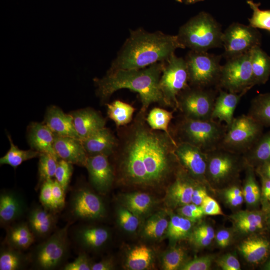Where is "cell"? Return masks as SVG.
<instances>
[{
	"mask_svg": "<svg viewBox=\"0 0 270 270\" xmlns=\"http://www.w3.org/2000/svg\"><path fill=\"white\" fill-rule=\"evenodd\" d=\"M144 112L138 114L124 137L119 172L124 182L140 186L162 184L170 174L177 142L170 134L151 128Z\"/></svg>",
	"mask_w": 270,
	"mask_h": 270,
	"instance_id": "obj_1",
	"label": "cell"
},
{
	"mask_svg": "<svg viewBox=\"0 0 270 270\" xmlns=\"http://www.w3.org/2000/svg\"><path fill=\"white\" fill-rule=\"evenodd\" d=\"M178 48H184L177 36L142 28L131 31L110 70H137L166 62Z\"/></svg>",
	"mask_w": 270,
	"mask_h": 270,
	"instance_id": "obj_2",
	"label": "cell"
},
{
	"mask_svg": "<svg viewBox=\"0 0 270 270\" xmlns=\"http://www.w3.org/2000/svg\"><path fill=\"white\" fill-rule=\"evenodd\" d=\"M166 62H158L137 70H110L101 79H95L97 94L102 101L115 92L128 89L139 94L142 104L141 112H145L155 103L165 105L160 88V81Z\"/></svg>",
	"mask_w": 270,
	"mask_h": 270,
	"instance_id": "obj_3",
	"label": "cell"
},
{
	"mask_svg": "<svg viewBox=\"0 0 270 270\" xmlns=\"http://www.w3.org/2000/svg\"><path fill=\"white\" fill-rule=\"evenodd\" d=\"M176 36L184 48H188L192 51L207 52L210 49L223 46L220 26L210 14L204 12L184 24Z\"/></svg>",
	"mask_w": 270,
	"mask_h": 270,
	"instance_id": "obj_4",
	"label": "cell"
},
{
	"mask_svg": "<svg viewBox=\"0 0 270 270\" xmlns=\"http://www.w3.org/2000/svg\"><path fill=\"white\" fill-rule=\"evenodd\" d=\"M227 126L213 120L184 117L179 126L180 142L189 143L206 153L221 148Z\"/></svg>",
	"mask_w": 270,
	"mask_h": 270,
	"instance_id": "obj_5",
	"label": "cell"
},
{
	"mask_svg": "<svg viewBox=\"0 0 270 270\" xmlns=\"http://www.w3.org/2000/svg\"><path fill=\"white\" fill-rule=\"evenodd\" d=\"M72 223V221L68 222L34 248L29 256L34 268L54 270L64 264L70 253L68 230Z\"/></svg>",
	"mask_w": 270,
	"mask_h": 270,
	"instance_id": "obj_6",
	"label": "cell"
},
{
	"mask_svg": "<svg viewBox=\"0 0 270 270\" xmlns=\"http://www.w3.org/2000/svg\"><path fill=\"white\" fill-rule=\"evenodd\" d=\"M264 128L248 114L234 118L227 126L221 148L243 155L262 136Z\"/></svg>",
	"mask_w": 270,
	"mask_h": 270,
	"instance_id": "obj_7",
	"label": "cell"
},
{
	"mask_svg": "<svg viewBox=\"0 0 270 270\" xmlns=\"http://www.w3.org/2000/svg\"><path fill=\"white\" fill-rule=\"evenodd\" d=\"M189 74L186 59L174 54L166 62L160 81V88L166 106L178 108L180 94L189 88Z\"/></svg>",
	"mask_w": 270,
	"mask_h": 270,
	"instance_id": "obj_8",
	"label": "cell"
},
{
	"mask_svg": "<svg viewBox=\"0 0 270 270\" xmlns=\"http://www.w3.org/2000/svg\"><path fill=\"white\" fill-rule=\"evenodd\" d=\"M251 50L228 59L222 67L218 88L234 93L247 92L255 85L251 62Z\"/></svg>",
	"mask_w": 270,
	"mask_h": 270,
	"instance_id": "obj_9",
	"label": "cell"
},
{
	"mask_svg": "<svg viewBox=\"0 0 270 270\" xmlns=\"http://www.w3.org/2000/svg\"><path fill=\"white\" fill-rule=\"evenodd\" d=\"M220 60V57L207 52L191 50L186 58L190 84L202 88H218L222 67Z\"/></svg>",
	"mask_w": 270,
	"mask_h": 270,
	"instance_id": "obj_10",
	"label": "cell"
},
{
	"mask_svg": "<svg viewBox=\"0 0 270 270\" xmlns=\"http://www.w3.org/2000/svg\"><path fill=\"white\" fill-rule=\"evenodd\" d=\"M216 97V91L212 88L189 87L178 98V108L184 118L210 120Z\"/></svg>",
	"mask_w": 270,
	"mask_h": 270,
	"instance_id": "obj_11",
	"label": "cell"
},
{
	"mask_svg": "<svg viewBox=\"0 0 270 270\" xmlns=\"http://www.w3.org/2000/svg\"><path fill=\"white\" fill-rule=\"evenodd\" d=\"M69 213L74 220H99L105 216L106 208L102 200L86 186H78L72 192L69 203Z\"/></svg>",
	"mask_w": 270,
	"mask_h": 270,
	"instance_id": "obj_12",
	"label": "cell"
},
{
	"mask_svg": "<svg viewBox=\"0 0 270 270\" xmlns=\"http://www.w3.org/2000/svg\"><path fill=\"white\" fill-rule=\"evenodd\" d=\"M260 44V34L250 26L234 23L223 33L224 56L228 59L246 53Z\"/></svg>",
	"mask_w": 270,
	"mask_h": 270,
	"instance_id": "obj_13",
	"label": "cell"
},
{
	"mask_svg": "<svg viewBox=\"0 0 270 270\" xmlns=\"http://www.w3.org/2000/svg\"><path fill=\"white\" fill-rule=\"evenodd\" d=\"M208 154L206 179L216 184L228 181L240 168L241 154L220 148Z\"/></svg>",
	"mask_w": 270,
	"mask_h": 270,
	"instance_id": "obj_14",
	"label": "cell"
},
{
	"mask_svg": "<svg viewBox=\"0 0 270 270\" xmlns=\"http://www.w3.org/2000/svg\"><path fill=\"white\" fill-rule=\"evenodd\" d=\"M175 153L185 170L198 181L206 179L208 154L186 142H177Z\"/></svg>",
	"mask_w": 270,
	"mask_h": 270,
	"instance_id": "obj_15",
	"label": "cell"
},
{
	"mask_svg": "<svg viewBox=\"0 0 270 270\" xmlns=\"http://www.w3.org/2000/svg\"><path fill=\"white\" fill-rule=\"evenodd\" d=\"M86 168L93 186L100 192L106 193L114 180V172L108 156L103 154L88 156Z\"/></svg>",
	"mask_w": 270,
	"mask_h": 270,
	"instance_id": "obj_16",
	"label": "cell"
},
{
	"mask_svg": "<svg viewBox=\"0 0 270 270\" xmlns=\"http://www.w3.org/2000/svg\"><path fill=\"white\" fill-rule=\"evenodd\" d=\"M26 205L18 192L4 190L0 195V223L2 228H8L17 222L26 212Z\"/></svg>",
	"mask_w": 270,
	"mask_h": 270,
	"instance_id": "obj_17",
	"label": "cell"
},
{
	"mask_svg": "<svg viewBox=\"0 0 270 270\" xmlns=\"http://www.w3.org/2000/svg\"><path fill=\"white\" fill-rule=\"evenodd\" d=\"M54 149L59 158L86 167L88 156L81 140L55 135Z\"/></svg>",
	"mask_w": 270,
	"mask_h": 270,
	"instance_id": "obj_18",
	"label": "cell"
},
{
	"mask_svg": "<svg viewBox=\"0 0 270 270\" xmlns=\"http://www.w3.org/2000/svg\"><path fill=\"white\" fill-rule=\"evenodd\" d=\"M57 222L56 213L42 206H36L30 210L28 224L36 238H46L54 231Z\"/></svg>",
	"mask_w": 270,
	"mask_h": 270,
	"instance_id": "obj_19",
	"label": "cell"
},
{
	"mask_svg": "<svg viewBox=\"0 0 270 270\" xmlns=\"http://www.w3.org/2000/svg\"><path fill=\"white\" fill-rule=\"evenodd\" d=\"M198 182L186 170L178 172L176 180L168 190V197L171 204L180 207L192 203V194Z\"/></svg>",
	"mask_w": 270,
	"mask_h": 270,
	"instance_id": "obj_20",
	"label": "cell"
},
{
	"mask_svg": "<svg viewBox=\"0 0 270 270\" xmlns=\"http://www.w3.org/2000/svg\"><path fill=\"white\" fill-rule=\"evenodd\" d=\"M74 240L76 245L85 250H98L102 248L110 238V232L106 228L99 226H80L74 232Z\"/></svg>",
	"mask_w": 270,
	"mask_h": 270,
	"instance_id": "obj_21",
	"label": "cell"
},
{
	"mask_svg": "<svg viewBox=\"0 0 270 270\" xmlns=\"http://www.w3.org/2000/svg\"><path fill=\"white\" fill-rule=\"evenodd\" d=\"M44 121L54 135L81 140L75 129L72 114H66L58 107L52 106L48 109Z\"/></svg>",
	"mask_w": 270,
	"mask_h": 270,
	"instance_id": "obj_22",
	"label": "cell"
},
{
	"mask_svg": "<svg viewBox=\"0 0 270 270\" xmlns=\"http://www.w3.org/2000/svg\"><path fill=\"white\" fill-rule=\"evenodd\" d=\"M246 93L220 90L216 100L212 119L224 122L227 126H230L234 118V113L241 98Z\"/></svg>",
	"mask_w": 270,
	"mask_h": 270,
	"instance_id": "obj_23",
	"label": "cell"
},
{
	"mask_svg": "<svg viewBox=\"0 0 270 270\" xmlns=\"http://www.w3.org/2000/svg\"><path fill=\"white\" fill-rule=\"evenodd\" d=\"M75 129L82 140L105 128L106 120L98 112L83 109L72 113Z\"/></svg>",
	"mask_w": 270,
	"mask_h": 270,
	"instance_id": "obj_24",
	"label": "cell"
},
{
	"mask_svg": "<svg viewBox=\"0 0 270 270\" xmlns=\"http://www.w3.org/2000/svg\"><path fill=\"white\" fill-rule=\"evenodd\" d=\"M82 142L88 156L103 154L108 156L114 153L118 146L114 136L106 128Z\"/></svg>",
	"mask_w": 270,
	"mask_h": 270,
	"instance_id": "obj_25",
	"label": "cell"
},
{
	"mask_svg": "<svg viewBox=\"0 0 270 270\" xmlns=\"http://www.w3.org/2000/svg\"><path fill=\"white\" fill-rule=\"evenodd\" d=\"M28 139L32 150L40 154H51L58 158L54 149L55 135L45 124H31L28 128Z\"/></svg>",
	"mask_w": 270,
	"mask_h": 270,
	"instance_id": "obj_26",
	"label": "cell"
},
{
	"mask_svg": "<svg viewBox=\"0 0 270 270\" xmlns=\"http://www.w3.org/2000/svg\"><path fill=\"white\" fill-rule=\"evenodd\" d=\"M36 240L27 222H16L7 228L5 244L23 251L28 249Z\"/></svg>",
	"mask_w": 270,
	"mask_h": 270,
	"instance_id": "obj_27",
	"label": "cell"
},
{
	"mask_svg": "<svg viewBox=\"0 0 270 270\" xmlns=\"http://www.w3.org/2000/svg\"><path fill=\"white\" fill-rule=\"evenodd\" d=\"M240 250L250 263L257 264L263 262L270 252V242L262 238H255L244 241Z\"/></svg>",
	"mask_w": 270,
	"mask_h": 270,
	"instance_id": "obj_28",
	"label": "cell"
},
{
	"mask_svg": "<svg viewBox=\"0 0 270 270\" xmlns=\"http://www.w3.org/2000/svg\"><path fill=\"white\" fill-rule=\"evenodd\" d=\"M251 62L254 85L265 84L270 76V56L258 46L251 50Z\"/></svg>",
	"mask_w": 270,
	"mask_h": 270,
	"instance_id": "obj_29",
	"label": "cell"
},
{
	"mask_svg": "<svg viewBox=\"0 0 270 270\" xmlns=\"http://www.w3.org/2000/svg\"><path fill=\"white\" fill-rule=\"evenodd\" d=\"M245 161L252 166L270 160V131L262 134L254 144L243 154Z\"/></svg>",
	"mask_w": 270,
	"mask_h": 270,
	"instance_id": "obj_30",
	"label": "cell"
},
{
	"mask_svg": "<svg viewBox=\"0 0 270 270\" xmlns=\"http://www.w3.org/2000/svg\"><path fill=\"white\" fill-rule=\"evenodd\" d=\"M30 263V256L19 250L6 245L0 252V270H20Z\"/></svg>",
	"mask_w": 270,
	"mask_h": 270,
	"instance_id": "obj_31",
	"label": "cell"
},
{
	"mask_svg": "<svg viewBox=\"0 0 270 270\" xmlns=\"http://www.w3.org/2000/svg\"><path fill=\"white\" fill-rule=\"evenodd\" d=\"M248 114L264 127H270V93L256 96L251 102Z\"/></svg>",
	"mask_w": 270,
	"mask_h": 270,
	"instance_id": "obj_32",
	"label": "cell"
},
{
	"mask_svg": "<svg viewBox=\"0 0 270 270\" xmlns=\"http://www.w3.org/2000/svg\"><path fill=\"white\" fill-rule=\"evenodd\" d=\"M10 148L8 152L0 159V165H9L16 168L24 162L40 157V154L34 150H22L13 142L11 136L8 135Z\"/></svg>",
	"mask_w": 270,
	"mask_h": 270,
	"instance_id": "obj_33",
	"label": "cell"
},
{
	"mask_svg": "<svg viewBox=\"0 0 270 270\" xmlns=\"http://www.w3.org/2000/svg\"><path fill=\"white\" fill-rule=\"evenodd\" d=\"M237 228L244 233H253L262 230L264 220L262 215L258 212H242L234 216Z\"/></svg>",
	"mask_w": 270,
	"mask_h": 270,
	"instance_id": "obj_34",
	"label": "cell"
},
{
	"mask_svg": "<svg viewBox=\"0 0 270 270\" xmlns=\"http://www.w3.org/2000/svg\"><path fill=\"white\" fill-rule=\"evenodd\" d=\"M152 260L150 249L145 245L134 247L129 252L126 267L131 270H144L150 267Z\"/></svg>",
	"mask_w": 270,
	"mask_h": 270,
	"instance_id": "obj_35",
	"label": "cell"
},
{
	"mask_svg": "<svg viewBox=\"0 0 270 270\" xmlns=\"http://www.w3.org/2000/svg\"><path fill=\"white\" fill-rule=\"evenodd\" d=\"M108 114L118 127L130 124L132 120L135 108L131 105L120 100H116L108 104Z\"/></svg>",
	"mask_w": 270,
	"mask_h": 270,
	"instance_id": "obj_36",
	"label": "cell"
},
{
	"mask_svg": "<svg viewBox=\"0 0 270 270\" xmlns=\"http://www.w3.org/2000/svg\"><path fill=\"white\" fill-rule=\"evenodd\" d=\"M124 204L128 210L138 216L144 215L152 208L153 200L146 193L134 192L126 194L124 198Z\"/></svg>",
	"mask_w": 270,
	"mask_h": 270,
	"instance_id": "obj_37",
	"label": "cell"
},
{
	"mask_svg": "<svg viewBox=\"0 0 270 270\" xmlns=\"http://www.w3.org/2000/svg\"><path fill=\"white\" fill-rule=\"evenodd\" d=\"M194 222L180 215H173L169 222L168 236L173 240L187 237L192 228Z\"/></svg>",
	"mask_w": 270,
	"mask_h": 270,
	"instance_id": "obj_38",
	"label": "cell"
},
{
	"mask_svg": "<svg viewBox=\"0 0 270 270\" xmlns=\"http://www.w3.org/2000/svg\"><path fill=\"white\" fill-rule=\"evenodd\" d=\"M172 118L173 112L160 108H154L148 114L146 122L152 130L170 134L168 127Z\"/></svg>",
	"mask_w": 270,
	"mask_h": 270,
	"instance_id": "obj_39",
	"label": "cell"
},
{
	"mask_svg": "<svg viewBox=\"0 0 270 270\" xmlns=\"http://www.w3.org/2000/svg\"><path fill=\"white\" fill-rule=\"evenodd\" d=\"M169 222L162 214H157L146 222L144 230L145 236L158 240L167 232Z\"/></svg>",
	"mask_w": 270,
	"mask_h": 270,
	"instance_id": "obj_40",
	"label": "cell"
},
{
	"mask_svg": "<svg viewBox=\"0 0 270 270\" xmlns=\"http://www.w3.org/2000/svg\"><path fill=\"white\" fill-rule=\"evenodd\" d=\"M58 159L51 154H40L38 168V186H41L45 181L52 179L55 176Z\"/></svg>",
	"mask_w": 270,
	"mask_h": 270,
	"instance_id": "obj_41",
	"label": "cell"
},
{
	"mask_svg": "<svg viewBox=\"0 0 270 270\" xmlns=\"http://www.w3.org/2000/svg\"><path fill=\"white\" fill-rule=\"evenodd\" d=\"M248 167L243 194L246 203L254 206L260 201V190L256 180L253 167L249 164Z\"/></svg>",
	"mask_w": 270,
	"mask_h": 270,
	"instance_id": "obj_42",
	"label": "cell"
},
{
	"mask_svg": "<svg viewBox=\"0 0 270 270\" xmlns=\"http://www.w3.org/2000/svg\"><path fill=\"white\" fill-rule=\"evenodd\" d=\"M247 3L253 10L252 18L248 19L250 26L270 32V10H261L259 8L260 4L254 3L252 0H248Z\"/></svg>",
	"mask_w": 270,
	"mask_h": 270,
	"instance_id": "obj_43",
	"label": "cell"
},
{
	"mask_svg": "<svg viewBox=\"0 0 270 270\" xmlns=\"http://www.w3.org/2000/svg\"><path fill=\"white\" fill-rule=\"evenodd\" d=\"M186 252L180 247L174 248L167 252L162 259L163 268L176 270L181 268L185 259Z\"/></svg>",
	"mask_w": 270,
	"mask_h": 270,
	"instance_id": "obj_44",
	"label": "cell"
},
{
	"mask_svg": "<svg viewBox=\"0 0 270 270\" xmlns=\"http://www.w3.org/2000/svg\"><path fill=\"white\" fill-rule=\"evenodd\" d=\"M118 218L120 226L126 232H136L139 225L138 216L130 212L128 208H120L118 211Z\"/></svg>",
	"mask_w": 270,
	"mask_h": 270,
	"instance_id": "obj_45",
	"label": "cell"
},
{
	"mask_svg": "<svg viewBox=\"0 0 270 270\" xmlns=\"http://www.w3.org/2000/svg\"><path fill=\"white\" fill-rule=\"evenodd\" d=\"M72 164L62 160L58 162L54 177L66 192L72 174Z\"/></svg>",
	"mask_w": 270,
	"mask_h": 270,
	"instance_id": "obj_46",
	"label": "cell"
},
{
	"mask_svg": "<svg viewBox=\"0 0 270 270\" xmlns=\"http://www.w3.org/2000/svg\"><path fill=\"white\" fill-rule=\"evenodd\" d=\"M53 182L54 180L50 179L45 181L40 186V200L44 207L55 212L52 194Z\"/></svg>",
	"mask_w": 270,
	"mask_h": 270,
	"instance_id": "obj_47",
	"label": "cell"
},
{
	"mask_svg": "<svg viewBox=\"0 0 270 270\" xmlns=\"http://www.w3.org/2000/svg\"><path fill=\"white\" fill-rule=\"evenodd\" d=\"M178 212L179 215L194 222L200 220L204 215L201 206L192 203L180 206L178 210Z\"/></svg>",
	"mask_w": 270,
	"mask_h": 270,
	"instance_id": "obj_48",
	"label": "cell"
},
{
	"mask_svg": "<svg viewBox=\"0 0 270 270\" xmlns=\"http://www.w3.org/2000/svg\"><path fill=\"white\" fill-rule=\"evenodd\" d=\"M52 194L54 212L56 214L65 207L66 192L56 180L53 182Z\"/></svg>",
	"mask_w": 270,
	"mask_h": 270,
	"instance_id": "obj_49",
	"label": "cell"
},
{
	"mask_svg": "<svg viewBox=\"0 0 270 270\" xmlns=\"http://www.w3.org/2000/svg\"><path fill=\"white\" fill-rule=\"evenodd\" d=\"M92 264L88 256L83 252L80 254L74 262L64 265L62 270H92Z\"/></svg>",
	"mask_w": 270,
	"mask_h": 270,
	"instance_id": "obj_50",
	"label": "cell"
},
{
	"mask_svg": "<svg viewBox=\"0 0 270 270\" xmlns=\"http://www.w3.org/2000/svg\"><path fill=\"white\" fill-rule=\"evenodd\" d=\"M212 258L206 256L196 258L182 266L183 270H208L212 266Z\"/></svg>",
	"mask_w": 270,
	"mask_h": 270,
	"instance_id": "obj_51",
	"label": "cell"
},
{
	"mask_svg": "<svg viewBox=\"0 0 270 270\" xmlns=\"http://www.w3.org/2000/svg\"><path fill=\"white\" fill-rule=\"evenodd\" d=\"M225 196L228 202L234 207L240 206L244 200L243 192L236 186L228 189L225 192Z\"/></svg>",
	"mask_w": 270,
	"mask_h": 270,
	"instance_id": "obj_52",
	"label": "cell"
},
{
	"mask_svg": "<svg viewBox=\"0 0 270 270\" xmlns=\"http://www.w3.org/2000/svg\"><path fill=\"white\" fill-rule=\"evenodd\" d=\"M204 214L211 216H223L224 214L218 202L208 196L201 206Z\"/></svg>",
	"mask_w": 270,
	"mask_h": 270,
	"instance_id": "obj_53",
	"label": "cell"
},
{
	"mask_svg": "<svg viewBox=\"0 0 270 270\" xmlns=\"http://www.w3.org/2000/svg\"><path fill=\"white\" fill-rule=\"evenodd\" d=\"M217 262L218 266L224 270H240V264L238 259L231 254L224 256L220 258Z\"/></svg>",
	"mask_w": 270,
	"mask_h": 270,
	"instance_id": "obj_54",
	"label": "cell"
},
{
	"mask_svg": "<svg viewBox=\"0 0 270 270\" xmlns=\"http://www.w3.org/2000/svg\"><path fill=\"white\" fill-rule=\"evenodd\" d=\"M192 240L196 245L200 247H206L209 246L213 240L197 228L193 232Z\"/></svg>",
	"mask_w": 270,
	"mask_h": 270,
	"instance_id": "obj_55",
	"label": "cell"
},
{
	"mask_svg": "<svg viewBox=\"0 0 270 270\" xmlns=\"http://www.w3.org/2000/svg\"><path fill=\"white\" fill-rule=\"evenodd\" d=\"M208 196V195L206 188L202 186H198L194 192L192 203L198 206H201Z\"/></svg>",
	"mask_w": 270,
	"mask_h": 270,
	"instance_id": "obj_56",
	"label": "cell"
},
{
	"mask_svg": "<svg viewBox=\"0 0 270 270\" xmlns=\"http://www.w3.org/2000/svg\"><path fill=\"white\" fill-rule=\"evenodd\" d=\"M232 240L230 232L226 230L219 231L216 236L218 244L221 248H225L228 246Z\"/></svg>",
	"mask_w": 270,
	"mask_h": 270,
	"instance_id": "obj_57",
	"label": "cell"
},
{
	"mask_svg": "<svg viewBox=\"0 0 270 270\" xmlns=\"http://www.w3.org/2000/svg\"><path fill=\"white\" fill-rule=\"evenodd\" d=\"M114 264L111 259H105L92 264V270H110L114 269Z\"/></svg>",
	"mask_w": 270,
	"mask_h": 270,
	"instance_id": "obj_58",
	"label": "cell"
},
{
	"mask_svg": "<svg viewBox=\"0 0 270 270\" xmlns=\"http://www.w3.org/2000/svg\"><path fill=\"white\" fill-rule=\"evenodd\" d=\"M262 180V194L264 199L270 202V180L260 176Z\"/></svg>",
	"mask_w": 270,
	"mask_h": 270,
	"instance_id": "obj_59",
	"label": "cell"
},
{
	"mask_svg": "<svg viewBox=\"0 0 270 270\" xmlns=\"http://www.w3.org/2000/svg\"><path fill=\"white\" fill-rule=\"evenodd\" d=\"M257 172L260 176L270 180V160L258 166Z\"/></svg>",
	"mask_w": 270,
	"mask_h": 270,
	"instance_id": "obj_60",
	"label": "cell"
},
{
	"mask_svg": "<svg viewBox=\"0 0 270 270\" xmlns=\"http://www.w3.org/2000/svg\"><path fill=\"white\" fill-rule=\"evenodd\" d=\"M202 0H187L188 2L190 4L194 3V2L202 1Z\"/></svg>",
	"mask_w": 270,
	"mask_h": 270,
	"instance_id": "obj_61",
	"label": "cell"
},
{
	"mask_svg": "<svg viewBox=\"0 0 270 270\" xmlns=\"http://www.w3.org/2000/svg\"><path fill=\"white\" fill-rule=\"evenodd\" d=\"M265 269L270 270V260L267 263V264L266 265Z\"/></svg>",
	"mask_w": 270,
	"mask_h": 270,
	"instance_id": "obj_62",
	"label": "cell"
},
{
	"mask_svg": "<svg viewBox=\"0 0 270 270\" xmlns=\"http://www.w3.org/2000/svg\"><path fill=\"white\" fill-rule=\"evenodd\" d=\"M268 226L270 227V209L268 212Z\"/></svg>",
	"mask_w": 270,
	"mask_h": 270,
	"instance_id": "obj_63",
	"label": "cell"
},
{
	"mask_svg": "<svg viewBox=\"0 0 270 270\" xmlns=\"http://www.w3.org/2000/svg\"><path fill=\"white\" fill-rule=\"evenodd\" d=\"M177 2H182V0H176Z\"/></svg>",
	"mask_w": 270,
	"mask_h": 270,
	"instance_id": "obj_64",
	"label": "cell"
}]
</instances>
